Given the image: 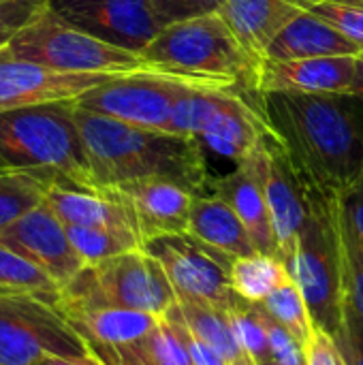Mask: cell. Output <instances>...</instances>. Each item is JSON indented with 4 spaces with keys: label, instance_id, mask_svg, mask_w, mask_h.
Instances as JSON below:
<instances>
[{
    "label": "cell",
    "instance_id": "25",
    "mask_svg": "<svg viewBox=\"0 0 363 365\" xmlns=\"http://www.w3.org/2000/svg\"><path fill=\"white\" fill-rule=\"evenodd\" d=\"M289 278L278 257L255 252L240 257L231 265V287L248 304H263Z\"/></svg>",
    "mask_w": 363,
    "mask_h": 365
},
{
    "label": "cell",
    "instance_id": "39",
    "mask_svg": "<svg viewBox=\"0 0 363 365\" xmlns=\"http://www.w3.org/2000/svg\"><path fill=\"white\" fill-rule=\"evenodd\" d=\"M340 216L363 246V178L338 197Z\"/></svg>",
    "mask_w": 363,
    "mask_h": 365
},
{
    "label": "cell",
    "instance_id": "45",
    "mask_svg": "<svg viewBox=\"0 0 363 365\" xmlns=\"http://www.w3.org/2000/svg\"><path fill=\"white\" fill-rule=\"evenodd\" d=\"M257 365H280L278 361H274V359H267V361H259Z\"/></svg>",
    "mask_w": 363,
    "mask_h": 365
},
{
    "label": "cell",
    "instance_id": "29",
    "mask_svg": "<svg viewBox=\"0 0 363 365\" xmlns=\"http://www.w3.org/2000/svg\"><path fill=\"white\" fill-rule=\"evenodd\" d=\"M267 314L280 323L302 346L308 344L312 331H315V325H312V319H310V312H308V306L297 289V284L287 278L263 304H261Z\"/></svg>",
    "mask_w": 363,
    "mask_h": 365
},
{
    "label": "cell",
    "instance_id": "4",
    "mask_svg": "<svg viewBox=\"0 0 363 365\" xmlns=\"http://www.w3.org/2000/svg\"><path fill=\"white\" fill-rule=\"evenodd\" d=\"M0 169L30 171L56 184L98 190L75 120V101L0 113Z\"/></svg>",
    "mask_w": 363,
    "mask_h": 365
},
{
    "label": "cell",
    "instance_id": "6",
    "mask_svg": "<svg viewBox=\"0 0 363 365\" xmlns=\"http://www.w3.org/2000/svg\"><path fill=\"white\" fill-rule=\"evenodd\" d=\"M175 302L178 297L160 263L143 250H133L96 265H86L62 287L56 310L126 308L165 317Z\"/></svg>",
    "mask_w": 363,
    "mask_h": 365
},
{
    "label": "cell",
    "instance_id": "14",
    "mask_svg": "<svg viewBox=\"0 0 363 365\" xmlns=\"http://www.w3.org/2000/svg\"><path fill=\"white\" fill-rule=\"evenodd\" d=\"M270 133V130H267ZM267 135L263 141L240 163L235 169L223 178H212L210 195L220 197L229 207L237 214L242 225L246 227L257 252L261 255H278V244L270 222V210L263 190V165L267 156Z\"/></svg>",
    "mask_w": 363,
    "mask_h": 365
},
{
    "label": "cell",
    "instance_id": "37",
    "mask_svg": "<svg viewBox=\"0 0 363 365\" xmlns=\"http://www.w3.org/2000/svg\"><path fill=\"white\" fill-rule=\"evenodd\" d=\"M338 346L347 365H363V317L349 295L344 299V321Z\"/></svg>",
    "mask_w": 363,
    "mask_h": 365
},
{
    "label": "cell",
    "instance_id": "43",
    "mask_svg": "<svg viewBox=\"0 0 363 365\" xmlns=\"http://www.w3.org/2000/svg\"><path fill=\"white\" fill-rule=\"evenodd\" d=\"M351 92L363 96V60L362 58H359V64H357V75H355V83H353Z\"/></svg>",
    "mask_w": 363,
    "mask_h": 365
},
{
    "label": "cell",
    "instance_id": "33",
    "mask_svg": "<svg viewBox=\"0 0 363 365\" xmlns=\"http://www.w3.org/2000/svg\"><path fill=\"white\" fill-rule=\"evenodd\" d=\"M340 216V207H338ZM340 240H342V255H344V282H347V295L355 304L363 317V246L353 235L344 218L340 216Z\"/></svg>",
    "mask_w": 363,
    "mask_h": 365
},
{
    "label": "cell",
    "instance_id": "3",
    "mask_svg": "<svg viewBox=\"0 0 363 365\" xmlns=\"http://www.w3.org/2000/svg\"><path fill=\"white\" fill-rule=\"evenodd\" d=\"M139 56L150 73L199 88L237 92L257 107L261 105L259 64L244 51L218 13L163 28Z\"/></svg>",
    "mask_w": 363,
    "mask_h": 365
},
{
    "label": "cell",
    "instance_id": "34",
    "mask_svg": "<svg viewBox=\"0 0 363 365\" xmlns=\"http://www.w3.org/2000/svg\"><path fill=\"white\" fill-rule=\"evenodd\" d=\"M225 2L227 0H150L163 28L205 15H216Z\"/></svg>",
    "mask_w": 363,
    "mask_h": 365
},
{
    "label": "cell",
    "instance_id": "12",
    "mask_svg": "<svg viewBox=\"0 0 363 365\" xmlns=\"http://www.w3.org/2000/svg\"><path fill=\"white\" fill-rule=\"evenodd\" d=\"M109 77L113 75L56 73L4 47L0 51V113L58 101H77Z\"/></svg>",
    "mask_w": 363,
    "mask_h": 365
},
{
    "label": "cell",
    "instance_id": "40",
    "mask_svg": "<svg viewBox=\"0 0 363 365\" xmlns=\"http://www.w3.org/2000/svg\"><path fill=\"white\" fill-rule=\"evenodd\" d=\"M167 319H171L175 325H178V329H180V334H182V340H184V344H186V349H188V357H190V364L193 365H229V361L212 346V344H208L205 340H201V338H197L193 331H188L178 319H173L171 314H165Z\"/></svg>",
    "mask_w": 363,
    "mask_h": 365
},
{
    "label": "cell",
    "instance_id": "8",
    "mask_svg": "<svg viewBox=\"0 0 363 365\" xmlns=\"http://www.w3.org/2000/svg\"><path fill=\"white\" fill-rule=\"evenodd\" d=\"M141 250L160 263L178 302L212 306L227 314L244 304L231 287L235 259L195 240L190 233L145 240Z\"/></svg>",
    "mask_w": 363,
    "mask_h": 365
},
{
    "label": "cell",
    "instance_id": "38",
    "mask_svg": "<svg viewBox=\"0 0 363 365\" xmlns=\"http://www.w3.org/2000/svg\"><path fill=\"white\" fill-rule=\"evenodd\" d=\"M304 351H306V365H347L338 342L317 327Z\"/></svg>",
    "mask_w": 363,
    "mask_h": 365
},
{
    "label": "cell",
    "instance_id": "46",
    "mask_svg": "<svg viewBox=\"0 0 363 365\" xmlns=\"http://www.w3.org/2000/svg\"><path fill=\"white\" fill-rule=\"evenodd\" d=\"M351 2H357V4H362L363 6V0H351Z\"/></svg>",
    "mask_w": 363,
    "mask_h": 365
},
{
    "label": "cell",
    "instance_id": "22",
    "mask_svg": "<svg viewBox=\"0 0 363 365\" xmlns=\"http://www.w3.org/2000/svg\"><path fill=\"white\" fill-rule=\"evenodd\" d=\"M60 314L88 346H126L139 342L163 319L126 308H81Z\"/></svg>",
    "mask_w": 363,
    "mask_h": 365
},
{
    "label": "cell",
    "instance_id": "36",
    "mask_svg": "<svg viewBox=\"0 0 363 365\" xmlns=\"http://www.w3.org/2000/svg\"><path fill=\"white\" fill-rule=\"evenodd\" d=\"M261 312H263V321H265V329H267L272 359L280 365H306L304 346L280 323H276L263 306H261Z\"/></svg>",
    "mask_w": 363,
    "mask_h": 365
},
{
    "label": "cell",
    "instance_id": "1",
    "mask_svg": "<svg viewBox=\"0 0 363 365\" xmlns=\"http://www.w3.org/2000/svg\"><path fill=\"white\" fill-rule=\"evenodd\" d=\"M261 115L308 190L338 199L363 178V96L265 92Z\"/></svg>",
    "mask_w": 363,
    "mask_h": 365
},
{
    "label": "cell",
    "instance_id": "2",
    "mask_svg": "<svg viewBox=\"0 0 363 365\" xmlns=\"http://www.w3.org/2000/svg\"><path fill=\"white\" fill-rule=\"evenodd\" d=\"M75 120L98 190L139 180H169L197 197L210 195L201 141L163 130L131 126L75 103Z\"/></svg>",
    "mask_w": 363,
    "mask_h": 365
},
{
    "label": "cell",
    "instance_id": "42",
    "mask_svg": "<svg viewBox=\"0 0 363 365\" xmlns=\"http://www.w3.org/2000/svg\"><path fill=\"white\" fill-rule=\"evenodd\" d=\"M36 365H103L94 355L90 357H77V359H71V357H43Z\"/></svg>",
    "mask_w": 363,
    "mask_h": 365
},
{
    "label": "cell",
    "instance_id": "48",
    "mask_svg": "<svg viewBox=\"0 0 363 365\" xmlns=\"http://www.w3.org/2000/svg\"><path fill=\"white\" fill-rule=\"evenodd\" d=\"M359 58H362V60H363V53H362V56H359Z\"/></svg>",
    "mask_w": 363,
    "mask_h": 365
},
{
    "label": "cell",
    "instance_id": "16",
    "mask_svg": "<svg viewBox=\"0 0 363 365\" xmlns=\"http://www.w3.org/2000/svg\"><path fill=\"white\" fill-rule=\"evenodd\" d=\"M267 130L257 103L237 92L216 90L210 115L197 141L218 156L240 163L263 141Z\"/></svg>",
    "mask_w": 363,
    "mask_h": 365
},
{
    "label": "cell",
    "instance_id": "24",
    "mask_svg": "<svg viewBox=\"0 0 363 365\" xmlns=\"http://www.w3.org/2000/svg\"><path fill=\"white\" fill-rule=\"evenodd\" d=\"M167 314L178 319L197 338L212 344L229 364L244 355L235 342L227 312L216 310L212 306L195 304V302H175V306Z\"/></svg>",
    "mask_w": 363,
    "mask_h": 365
},
{
    "label": "cell",
    "instance_id": "21",
    "mask_svg": "<svg viewBox=\"0 0 363 365\" xmlns=\"http://www.w3.org/2000/svg\"><path fill=\"white\" fill-rule=\"evenodd\" d=\"M327 56H362V49L340 34L332 24L310 11H302L293 17L270 43L263 60H306Z\"/></svg>",
    "mask_w": 363,
    "mask_h": 365
},
{
    "label": "cell",
    "instance_id": "41",
    "mask_svg": "<svg viewBox=\"0 0 363 365\" xmlns=\"http://www.w3.org/2000/svg\"><path fill=\"white\" fill-rule=\"evenodd\" d=\"M103 365H156L137 355L128 346H88Z\"/></svg>",
    "mask_w": 363,
    "mask_h": 365
},
{
    "label": "cell",
    "instance_id": "28",
    "mask_svg": "<svg viewBox=\"0 0 363 365\" xmlns=\"http://www.w3.org/2000/svg\"><path fill=\"white\" fill-rule=\"evenodd\" d=\"M0 291L34 295L56 306L62 287L34 263L0 246Z\"/></svg>",
    "mask_w": 363,
    "mask_h": 365
},
{
    "label": "cell",
    "instance_id": "35",
    "mask_svg": "<svg viewBox=\"0 0 363 365\" xmlns=\"http://www.w3.org/2000/svg\"><path fill=\"white\" fill-rule=\"evenodd\" d=\"M45 2L47 0H0V51L11 45Z\"/></svg>",
    "mask_w": 363,
    "mask_h": 365
},
{
    "label": "cell",
    "instance_id": "13",
    "mask_svg": "<svg viewBox=\"0 0 363 365\" xmlns=\"http://www.w3.org/2000/svg\"><path fill=\"white\" fill-rule=\"evenodd\" d=\"M0 246L49 274L60 287L71 282L86 263L73 248L64 225L47 203L39 205L11 227L0 231Z\"/></svg>",
    "mask_w": 363,
    "mask_h": 365
},
{
    "label": "cell",
    "instance_id": "7",
    "mask_svg": "<svg viewBox=\"0 0 363 365\" xmlns=\"http://www.w3.org/2000/svg\"><path fill=\"white\" fill-rule=\"evenodd\" d=\"M11 51L56 73L66 75H126L148 71L139 53L113 47L58 15L49 2L11 41Z\"/></svg>",
    "mask_w": 363,
    "mask_h": 365
},
{
    "label": "cell",
    "instance_id": "32",
    "mask_svg": "<svg viewBox=\"0 0 363 365\" xmlns=\"http://www.w3.org/2000/svg\"><path fill=\"white\" fill-rule=\"evenodd\" d=\"M304 9L332 24L363 53V6L351 0H306Z\"/></svg>",
    "mask_w": 363,
    "mask_h": 365
},
{
    "label": "cell",
    "instance_id": "44",
    "mask_svg": "<svg viewBox=\"0 0 363 365\" xmlns=\"http://www.w3.org/2000/svg\"><path fill=\"white\" fill-rule=\"evenodd\" d=\"M229 365H257V364H255L252 359H248L246 355H242L240 359H235V361H231V364H229Z\"/></svg>",
    "mask_w": 363,
    "mask_h": 365
},
{
    "label": "cell",
    "instance_id": "30",
    "mask_svg": "<svg viewBox=\"0 0 363 365\" xmlns=\"http://www.w3.org/2000/svg\"><path fill=\"white\" fill-rule=\"evenodd\" d=\"M128 349H133L137 355H141L143 359H148L150 364L156 365H193L188 357V349L182 340V334L178 329V325L163 317L158 321V325L139 342L126 344Z\"/></svg>",
    "mask_w": 363,
    "mask_h": 365
},
{
    "label": "cell",
    "instance_id": "47",
    "mask_svg": "<svg viewBox=\"0 0 363 365\" xmlns=\"http://www.w3.org/2000/svg\"><path fill=\"white\" fill-rule=\"evenodd\" d=\"M0 295H4V291H0Z\"/></svg>",
    "mask_w": 363,
    "mask_h": 365
},
{
    "label": "cell",
    "instance_id": "23",
    "mask_svg": "<svg viewBox=\"0 0 363 365\" xmlns=\"http://www.w3.org/2000/svg\"><path fill=\"white\" fill-rule=\"evenodd\" d=\"M186 233L233 259L250 257L257 252L237 214L216 195L195 197Z\"/></svg>",
    "mask_w": 363,
    "mask_h": 365
},
{
    "label": "cell",
    "instance_id": "18",
    "mask_svg": "<svg viewBox=\"0 0 363 365\" xmlns=\"http://www.w3.org/2000/svg\"><path fill=\"white\" fill-rule=\"evenodd\" d=\"M357 56H327L306 60H263L259 64L257 88L265 92H351L357 75Z\"/></svg>",
    "mask_w": 363,
    "mask_h": 365
},
{
    "label": "cell",
    "instance_id": "19",
    "mask_svg": "<svg viewBox=\"0 0 363 365\" xmlns=\"http://www.w3.org/2000/svg\"><path fill=\"white\" fill-rule=\"evenodd\" d=\"M45 203L64 227H109L139 233L128 203L111 188L88 190L68 184H51Z\"/></svg>",
    "mask_w": 363,
    "mask_h": 365
},
{
    "label": "cell",
    "instance_id": "9",
    "mask_svg": "<svg viewBox=\"0 0 363 365\" xmlns=\"http://www.w3.org/2000/svg\"><path fill=\"white\" fill-rule=\"evenodd\" d=\"M83 338L53 304L24 293L0 295V365H36L43 357H90Z\"/></svg>",
    "mask_w": 363,
    "mask_h": 365
},
{
    "label": "cell",
    "instance_id": "5",
    "mask_svg": "<svg viewBox=\"0 0 363 365\" xmlns=\"http://www.w3.org/2000/svg\"><path fill=\"white\" fill-rule=\"evenodd\" d=\"M310 214L295 242L278 255L289 278L297 284L312 325L336 342L344 321V255L340 240L338 199L308 190Z\"/></svg>",
    "mask_w": 363,
    "mask_h": 365
},
{
    "label": "cell",
    "instance_id": "20",
    "mask_svg": "<svg viewBox=\"0 0 363 365\" xmlns=\"http://www.w3.org/2000/svg\"><path fill=\"white\" fill-rule=\"evenodd\" d=\"M306 0H227L220 17L227 21L244 51L261 64L276 34L304 11Z\"/></svg>",
    "mask_w": 363,
    "mask_h": 365
},
{
    "label": "cell",
    "instance_id": "15",
    "mask_svg": "<svg viewBox=\"0 0 363 365\" xmlns=\"http://www.w3.org/2000/svg\"><path fill=\"white\" fill-rule=\"evenodd\" d=\"M265 143L267 156L263 165V190L280 255L295 242L302 227L306 225L310 214V195L272 130L267 133Z\"/></svg>",
    "mask_w": 363,
    "mask_h": 365
},
{
    "label": "cell",
    "instance_id": "17",
    "mask_svg": "<svg viewBox=\"0 0 363 365\" xmlns=\"http://www.w3.org/2000/svg\"><path fill=\"white\" fill-rule=\"evenodd\" d=\"M111 190L128 203L143 242L188 231L190 210L197 195L184 186L169 180H139Z\"/></svg>",
    "mask_w": 363,
    "mask_h": 365
},
{
    "label": "cell",
    "instance_id": "31",
    "mask_svg": "<svg viewBox=\"0 0 363 365\" xmlns=\"http://www.w3.org/2000/svg\"><path fill=\"white\" fill-rule=\"evenodd\" d=\"M229 323L240 351L255 364L272 359L267 329L261 312V304L244 302L237 310L229 312Z\"/></svg>",
    "mask_w": 363,
    "mask_h": 365
},
{
    "label": "cell",
    "instance_id": "27",
    "mask_svg": "<svg viewBox=\"0 0 363 365\" xmlns=\"http://www.w3.org/2000/svg\"><path fill=\"white\" fill-rule=\"evenodd\" d=\"M68 240L86 265H96L107 259L141 250L143 240L137 231L109 227H64Z\"/></svg>",
    "mask_w": 363,
    "mask_h": 365
},
{
    "label": "cell",
    "instance_id": "11",
    "mask_svg": "<svg viewBox=\"0 0 363 365\" xmlns=\"http://www.w3.org/2000/svg\"><path fill=\"white\" fill-rule=\"evenodd\" d=\"M79 30L133 53H141L163 30L150 0H47Z\"/></svg>",
    "mask_w": 363,
    "mask_h": 365
},
{
    "label": "cell",
    "instance_id": "26",
    "mask_svg": "<svg viewBox=\"0 0 363 365\" xmlns=\"http://www.w3.org/2000/svg\"><path fill=\"white\" fill-rule=\"evenodd\" d=\"M51 184L39 173L0 169V231L43 205Z\"/></svg>",
    "mask_w": 363,
    "mask_h": 365
},
{
    "label": "cell",
    "instance_id": "10",
    "mask_svg": "<svg viewBox=\"0 0 363 365\" xmlns=\"http://www.w3.org/2000/svg\"><path fill=\"white\" fill-rule=\"evenodd\" d=\"M186 86L190 83L150 71H137L105 79L75 103L131 126L171 133L173 109Z\"/></svg>",
    "mask_w": 363,
    "mask_h": 365
}]
</instances>
